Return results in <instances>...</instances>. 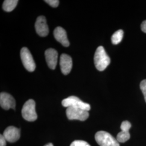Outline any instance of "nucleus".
<instances>
[{"label":"nucleus","instance_id":"obj_14","mask_svg":"<svg viewBox=\"0 0 146 146\" xmlns=\"http://www.w3.org/2000/svg\"><path fill=\"white\" fill-rule=\"evenodd\" d=\"M123 36V31L120 29L115 32L112 35L111 40L113 44H117L121 42Z\"/></svg>","mask_w":146,"mask_h":146},{"label":"nucleus","instance_id":"obj_15","mask_svg":"<svg viewBox=\"0 0 146 146\" xmlns=\"http://www.w3.org/2000/svg\"><path fill=\"white\" fill-rule=\"evenodd\" d=\"M130 137L131 135L129 131H121L118 133L116 140L119 142L124 143L128 141L130 139Z\"/></svg>","mask_w":146,"mask_h":146},{"label":"nucleus","instance_id":"obj_1","mask_svg":"<svg viewBox=\"0 0 146 146\" xmlns=\"http://www.w3.org/2000/svg\"><path fill=\"white\" fill-rule=\"evenodd\" d=\"M94 60L95 66L99 71H104L110 63V58L102 46L97 48L94 55Z\"/></svg>","mask_w":146,"mask_h":146},{"label":"nucleus","instance_id":"obj_12","mask_svg":"<svg viewBox=\"0 0 146 146\" xmlns=\"http://www.w3.org/2000/svg\"><path fill=\"white\" fill-rule=\"evenodd\" d=\"M54 36L58 42H60L64 47H67L69 46L66 31L62 27H58L55 29Z\"/></svg>","mask_w":146,"mask_h":146},{"label":"nucleus","instance_id":"obj_3","mask_svg":"<svg viewBox=\"0 0 146 146\" xmlns=\"http://www.w3.org/2000/svg\"><path fill=\"white\" fill-rule=\"evenodd\" d=\"M22 115L23 119L28 121L32 122L36 120L37 115L34 100H29L24 104L22 110Z\"/></svg>","mask_w":146,"mask_h":146},{"label":"nucleus","instance_id":"obj_5","mask_svg":"<svg viewBox=\"0 0 146 146\" xmlns=\"http://www.w3.org/2000/svg\"><path fill=\"white\" fill-rule=\"evenodd\" d=\"M20 54L21 60L24 67L28 71L34 72L36 68V65L29 49L26 47H23L21 49Z\"/></svg>","mask_w":146,"mask_h":146},{"label":"nucleus","instance_id":"obj_9","mask_svg":"<svg viewBox=\"0 0 146 146\" xmlns=\"http://www.w3.org/2000/svg\"><path fill=\"white\" fill-rule=\"evenodd\" d=\"M3 135L7 141L11 143L15 142L19 140L20 137V131L16 127L10 126L5 129Z\"/></svg>","mask_w":146,"mask_h":146},{"label":"nucleus","instance_id":"obj_13","mask_svg":"<svg viewBox=\"0 0 146 146\" xmlns=\"http://www.w3.org/2000/svg\"><path fill=\"white\" fill-rule=\"evenodd\" d=\"M19 1L17 0H5L3 4V9L7 12H11L15 8Z\"/></svg>","mask_w":146,"mask_h":146},{"label":"nucleus","instance_id":"obj_8","mask_svg":"<svg viewBox=\"0 0 146 146\" xmlns=\"http://www.w3.org/2000/svg\"><path fill=\"white\" fill-rule=\"evenodd\" d=\"M0 105L4 110H9L11 108L15 110V100L10 94L7 93H1L0 94Z\"/></svg>","mask_w":146,"mask_h":146},{"label":"nucleus","instance_id":"obj_2","mask_svg":"<svg viewBox=\"0 0 146 146\" xmlns=\"http://www.w3.org/2000/svg\"><path fill=\"white\" fill-rule=\"evenodd\" d=\"M96 142L100 146H120L119 142L109 133L99 131L95 135Z\"/></svg>","mask_w":146,"mask_h":146},{"label":"nucleus","instance_id":"obj_10","mask_svg":"<svg viewBox=\"0 0 146 146\" xmlns=\"http://www.w3.org/2000/svg\"><path fill=\"white\" fill-rule=\"evenodd\" d=\"M60 64L62 73L64 75H68L72 69V58L67 54H63L60 56Z\"/></svg>","mask_w":146,"mask_h":146},{"label":"nucleus","instance_id":"obj_7","mask_svg":"<svg viewBox=\"0 0 146 146\" xmlns=\"http://www.w3.org/2000/svg\"><path fill=\"white\" fill-rule=\"evenodd\" d=\"M35 27L36 31L39 36L45 37L48 35L49 28L47 25L46 19L44 16H40L37 17Z\"/></svg>","mask_w":146,"mask_h":146},{"label":"nucleus","instance_id":"obj_19","mask_svg":"<svg viewBox=\"0 0 146 146\" xmlns=\"http://www.w3.org/2000/svg\"><path fill=\"white\" fill-rule=\"evenodd\" d=\"M44 1L48 5L54 8L57 7L59 5V1L58 0H46Z\"/></svg>","mask_w":146,"mask_h":146},{"label":"nucleus","instance_id":"obj_16","mask_svg":"<svg viewBox=\"0 0 146 146\" xmlns=\"http://www.w3.org/2000/svg\"><path fill=\"white\" fill-rule=\"evenodd\" d=\"M70 146H90L86 141L82 140H75L73 141Z\"/></svg>","mask_w":146,"mask_h":146},{"label":"nucleus","instance_id":"obj_21","mask_svg":"<svg viewBox=\"0 0 146 146\" xmlns=\"http://www.w3.org/2000/svg\"><path fill=\"white\" fill-rule=\"evenodd\" d=\"M141 30L143 32L146 33V20L143 21L141 24Z\"/></svg>","mask_w":146,"mask_h":146},{"label":"nucleus","instance_id":"obj_22","mask_svg":"<svg viewBox=\"0 0 146 146\" xmlns=\"http://www.w3.org/2000/svg\"><path fill=\"white\" fill-rule=\"evenodd\" d=\"M44 146H54L52 143H47V145H44Z\"/></svg>","mask_w":146,"mask_h":146},{"label":"nucleus","instance_id":"obj_18","mask_svg":"<svg viewBox=\"0 0 146 146\" xmlns=\"http://www.w3.org/2000/svg\"><path fill=\"white\" fill-rule=\"evenodd\" d=\"M140 88L144 95V98L146 102V80H143L140 83Z\"/></svg>","mask_w":146,"mask_h":146},{"label":"nucleus","instance_id":"obj_20","mask_svg":"<svg viewBox=\"0 0 146 146\" xmlns=\"http://www.w3.org/2000/svg\"><path fill=\"white\" fill-rule=\"evenodd\" d=\"M6 141L5 137L3 135H0V146H6Z\"/></svg>","mask_w":146,"mask_h":146},{"label":"nucleus","instance_id":"obj_4","mask_svg":"<svg viewBox=\"0 0 146 146\" xmlns=\"http://www.w3.org/2000/svg\"><path fill=\"white\" fill-rule=\"evenodd\" d=\"M62 104L64 107H74L89 111L90 110V106L88 104L82 101L75 96H69L63 100Z\"/></svg>","mask_w":146,"mask_h":146},{"label":"nucleus","instance_id":"obj_6","mask_svg":"<svg viewBox=\"0 0 146 146\" xmlns=\"http://www.w3.org/2000/svg\"><path fill=\"white\" fill-rule=\"evenodd\" d=\"M66 115L69 120H78L81 121L87 120L89 116L88 111L74 107L67 108Z\"/></svg>","mask_w":146,"mask_h":146},{"label":"nucleus","instance_id":"obj_11","mask_svg":"<svg viewBox=\"0 0 146 146\" xmlns=\"http://www.w3.org/2000/svg\"><path fill=\"white\" fill-rule=\"evenodd\" d=\"M45 56L48 67L52 69H55L58 63V52L54 49H48L45 52Z\"/></svg>","mask_w":146,"mask_h":146},{"label":"nucleus","instance_id":"obj_17","mask_svg":"<svg viewBox=\"0 0 146 146\" xmlns=\"http://www.w3.org/2000/svg\"><path fill=\"white\" fill-rule=\"evenodd\" d=\"M131 123L128 121H125L122 122L121 125V131H129L131 128Z\"/></svg>","mask_w":146,"mask_h":146}]
</instances>
